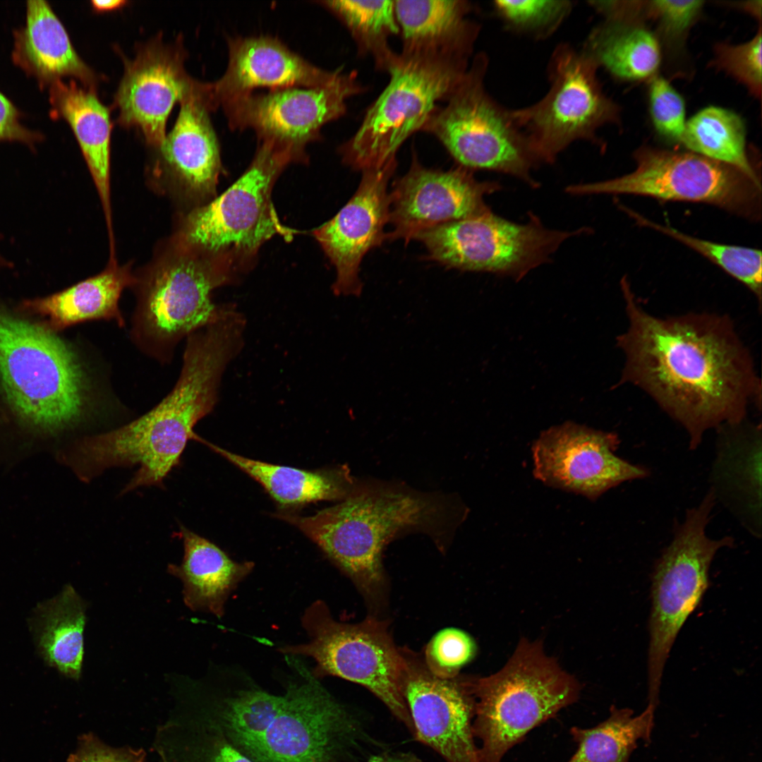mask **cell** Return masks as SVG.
<instances>
[{"mask_svg":"<svg viewBox=\"0 0 762 762\" xmlns=\"http://www.w3.org/2000/svg\"><path fill=\"white\" fill-rule=\"evenodd\" d=\"M628 327L617 337L625 357L620 381L646 392L687 432L696 449L709 429L744 421L760 408L761 386L751 353L727 317L687 313L660 318L621 281Z\"/></svg>","mask_w":762,"mask_h":762,"instance_id":"1","label":"cell"},{"mask_svg":"<svg viewBox=\"0 0 762 762\" xmlns=\"http://www.w3.org/2000/svg\"><path fill=\"white\" fill-rule=\"evenodd\" d=\"M179 377L171 391L153 409L118 428L84 437L64 449L60 460L78 478L89 482L106 469L137 465L125 494L138 488H163L180 465L199 421L219 400L223 374L242 351L244 336L232 322L217 320L187 338Z\"/></svg>","mask_w":762,"mask_h":762,"instance_id":"2","label":"cell"},{"mask_svg":"<svg viewBox=\"0 0 762 762\" xmlns=\"http://www.w3.org/2000/svg\"><path fill=\"white\" fill-rule=\"evenodd\" d=\"M457 498L413 490L400 484L357 481L342 502L316 514L277 516L302 531L368 595L383 583L382 554L393 538L422 531L440 547L464 519Z\"/></svg>","mask_w":762,"mask_h":762,"instance_id":"3","label":"cell"},{"mask_svg":"<svg viewBox=\"0 0 762 762\" xmlns=\"http://www.w3.org/2000/svg\"><path fill=\"white\" fill-rule=\"evenodd\" d=\"M0 383L17 416L47 437L76 425L87 409L85 374L68 346L1 310Z\"/></svg>","mask_w":762,"mask_h":762,"instance_id":"4","label":"cell"},{"mask_svg":"<svg viewBox=\"0 0 762 762\" xmlns=\"http://www.w3.org/2000/svg\"><path fill=\"white\" fill-rule=\"evenodd\" d=\"M468 683L475 700L473 734L480 741L478 762H502L531 730L576 701L580 691L541 643L524 639L501 670Z\"/></svg>","mask_w":762,"mask_h":762,"instance_id":"5","label":"cell"},{"mask_svg":"<svg viewBox=\"0 0 762 762\" xmlns=\"http://www.w3.org/2000/svg\"><path fill=\"white\" fill-rule=\"evenodd\" d=\"M258 143L243 175L220 196L192 210L179 237L237 279L253 267L265 241L276 235L289 241L297 233L280 222L272 202L277 179L297 159L273 141Z\"/></svg>","mask_w":762,"mask_h":762,"instance_id":"6","label":"cell"},{"mask_svg":"<svg viewBox=\"0 0 762 762\" xmlns=\"http://www.w3.org/2000/svg\"><path fill=\"white\" fill-rule=\"evenodd\" d=\"M470 56L445 52L397 54L389 81L368 109L356 133L339 149L353 169L382 168L397 162L403 143L423 126L446 101L469 67Z\"/></svg>","mask_w":762,"mask_h":762,"instance_id":"7","label":"cell"},{"mask_svg":"<svg viewBox=\"0 0 762 762\" xmlns=\"http://www.w3.org/2000/svg\"><path fill=\"white\" fill-rule=\"evenodd\" d=\"M227 270L180 239L140 280L130 337L145 354L166 363L179 343L218 316L211 298L219 286L236 282Z\"/></svg>","mask_w":762,"mask_h":762,"instance_id":"8","label":"cell"},{"mask_svg":"<svg viewBox=\"0 0 762 762\" xmlns=\"http://www.w3.org/2000/svg\"><path fill=\"white\" fill-rule=\"evenodd\" d=\"M488 59L484 53L472 63L446 105L439 106L422 131L435 136L461 167L500 171L535 185L530 171L537 162L527 137L487 92Z\"/></svg>","mask_w":762,"mask_h":762,"instance_id":"9","label":"cell"},{"mask_svg":"<svg viewBox=\"0 0 762 762\" xmlns=\"http://www.w3.org/2000/svg\"><path fill=\"white\" fill-rule=\"evenodd\" d=\"M710 490L687 511L672 540L655 567L651 586L648 660V704L658 703L663 669L679 631L699 605L708 586V572L717 552L733 544L726 536L711 539L706 528L715 502Z\"/></svg>","mask_w":762,"mask_h":762,"instance_id":"10","label":"cell"},{"mask_svg":"<svg viewBox=\"0 0 762 762\" xmlns=\"http://www.w3.org/2000/svg\"><path fill=\"white\" fill-rule=\"evenodd\" d=\"M302 622L309 641L286 646L282 653L312 658L316 678L333 675L363 686L413 733L401 690L405 659L385 622L374 617L356 624L338 622L320 600L306 610Z\"/></svg>","mask_w":762,"mask_h":762,"instance_id":"11","label":"cell"},{"mask_svg":"<svg viewBox=\"0 0 762 762\" xmlns=\"http://www.w3.org/2000/svg\"><path fill=\"white\" fill-rule=\"evenodd\" d=\"M598 66L582 50L560 44L550 59L548 93L531 106L512 110L537 162L552 163L572 143H598L596 131L619 121V107L604 93Z\"/></svg>","mask_w":762,"mask_h":762,"instance_id":"12","label":"cell"},{"mask_svg":"<svg viewBox=\"0 0 762 762\" xmlns=\"http://www.w3.org/2000/svg\"><path fill=\"white\" fill-rule=\"evenodd\" d=\"M636 169L604 181L570 186L583 194H635L709 203L747 217L760 211L761 184L738 169L693 152L641 147Z\"/></svg>","mask_w":762,"mask_h":762,"instance_id":"13","label":"cell"},{"mask_svg":"<svg viewBox=\"0 0 762 762\" xmlns=\"http://www.w3.org/2000/svg\"><path fill=\"white\" fill-rule=\"evenodd\" d=\"M573 232L545 228L535 217L516 224L490 210L445 224L420 234L429 257L447 267L489 272L519 280L546 262Z\"/></svg>","mask_w":762,"mask_h":762,"instance_id":"14","label":"cell"},{"mask_svg":"<svg viewBox=\"0 0 762 762\" xmlns=\"http://www.w3.org/2000/svg\"><path fill=\"white\" fill-rule=\"evenodd\" d=\"M363 91L356 72L342 70L324 85L253 92L221 107L231 130H253L258 141L271 140L286 147L306 163V145L320 139L322 128L342 117L346 101Z\"/></svg>","mask_w":762,"mask_h":762,"instance_id":"15","label":"cell"},{"mask_svg":"<svg viewBox=\"0 0 762 762\" xmlns=\"http://www.w3.org/2000/svg\"><path fill=\"white\" fill-rule=\"evenodd\" d=\"M615 433L572 421L543 431L531 451L535 478L546 485L595 500L628 480L648 476V471L617 456Z\"/></svg>","mask_w":762,"mask_h":762,"instance_id":"16","label":"cell"},{"mask_svg":"<svg viewBox=\"0 0 762 762\" xmlns=\"http://www.w3.org/2000/svg\"><path fill=\"white\" fill-rule=\"evenodd\" d=\"M402 652L401 690L416 738L447 762H478L472 730L475 700L468 678L439 677L412 652Z\"/></svg>","mask_w":762,"mask_h":762,"instance_id":"17","label":"cell"},{"mask_svg":"<svg viewBox=\"0 0 762 762\" xmlns=\"http://www.w3.org/2000/svg\"><path fill=\"white\" fill-rule=\"evenodd\" d=\"M499 187L476 180L461 166L446 171L425 168L413 156L410 169L389 194L393 229L387 238L409 241L427 230L483 213L489 210L484 196Z\"/></svg>","mask_w":762,"mask_h":762,"instance_id":"18","label":"cell"},{"mask_svg":"<svg viewBox=\"0 0 762 762\" xmlns=\"http://www.w3.org/2000/svg\"><path fill=\"white\" fill-rule=\"evenodd\" d=\"M291 660L304 682L288 689L280 713L250 754L258 762H329L346 728L344 713L312 672Z\"/></svg>","mask_w":762,"mask_h":762,"instance_id":"19","label":"cell"},{"mask_svg":"<svg viewBox=\"0 0 762 762\" xmlns=\"http://www.w3.org/2000/svg\"><path fill=\"white\" fill-rule=\"evenodd\" d=\"M397 162L363 171L360 185L350 200L313 234L337 272L332 290L337 296H358L362 291L359 267L365 255L387 238L384 228L389 218L388 181Z\"/></svg>","mask_w":762,"mask_h":762,"instance_id":"20","label":"cell"},{"mask_svg":"<svg viewBox=\"0 0 762 762\" xmlns=\"http://www.w3.org/2000/svg\"><path fill=\"white\" fill-rule=\"evenodd\" d=\"M195 81L184 69L181 52L158 42L145 46L127 64L116 95L120 123L137 127L149 144L160 147L173 106Z\"/></svg>","mask_w":762,"mask_h":762,"instance_id":"21","label":"cell"},{"mask_svg":"<svg viewBox=\"0 0 762 762\" xmlns=\"http://www.w3.org/2000/svg\"><path fill=\"white\" fill-rule=\"evenodd\" d=\"M226 71L214 83H205L211 110L259 87H312L334 80L342 68H320L270 36L237 37L228 40Z\"/></svg>","mask_w":762,"mask_h":762,"instance_id":"22","label":"cell"},{"mask_svg":"<svg viewBox=\"0 0 762 762\" xmlns=\"http://www.w3.org/2000/svg\"><path fill=\"white\" fill-rule=\"evenodd\" d=\"M180 102L176 123L159 148L169 168L201 205L217 197L222 171L219 142L203 83L195 80Z\"/></svg>","mask_w":762,"mask_h":762,"instance_id":"23","label":"cell"},{"mask_svg":"<svg viewBox=\"0 0 762 762\" xmlns=\"http://www.w3.org/2000/svg\"><path fill=\"white\" fill-rule=\"evenodd\" d=\"M13 61L40 85L73 76L90 88L95 75L74 49L68 35L44 1H28L25 23L14 33Z\"/></svg>","mask_w":762,"mask_h":762,"instance_id":"24","label":"cell"},{"mask_svg":"<svg viewBox=\"0 0 762 762\" xmlns=\"http://www.w3.org/2000/svg\"><path fill=\"white\" fill-rule=\"evenodd\" d=\"M465 0H397L394 10L404 52H446L471 56L479 25Z\"/></svg>","mask_w":762,"mask_h":762,"instance_id":"25","label":"cell"},{"mask_svg":"<svg viewBox=\"0 0 762 762\" xmlns=\"http://www.w3.org/2000/svg\"><path fill=\"white\" fill-rule=\"evenodd\" d=\"M183 542L181 563L168 572L183 584V600L191 610L224 615V604L237 584L253 569L250 562H234L207 539L180 525L175 533Z\"/></svg>","mask_w":762,"mask_h":762,"instance_id":"26","label":"cell"},{"mask_svg":"<svg viewBox=\"0 0 762 762\" xmlns=\"http://www.w3.org/2000/svg\"><path fill=\"white\" fill-rule=\"evenodd\" d=\"M49 100L55 114L71 127L84 155L111 227L109 113L95 93L74 81L57 80L49 85Z\"/></svg>","mask_w":762,"mask_h":762,"instance_id":"27","label":"cell"},{"mask_svg":"<svg viewBox=\"0 0 762 762\" xmlns=\"http://www.w3.org/2000/svg\"><path fill=\"white\" fill-rule=\"evenodd\" d=\"M86 604L71 584L36 605L28 619L36 652L44 664L78 681L84 655Z\"/></svg>","mask_w":762,"mask_h":762,"instance_id":"28","label":"cell"},{"mask_svg":"<svg viewBox=\"0 0 762 762\" xmlns=\"http://www.w3.org/2000/svg\"><path fill=\"white\" fill-rule=\"evenodd\" d=\"M205 445L258 481L276 502L286 509L321 500H342L356 482L344 465L303 470L246 458L207 441Z\"/></svg>","mask_w":762,"mask_h":762,"instance_id":"29","label":"cell"},{"mask_svg":"<svg viewBox=\"0 0 762 762\" xmlns=\"http://www.w3.org/2000/svg\"><path fill=\"white\" fill-rule=\"evenodd\" d=\"M135 282L128 267L112 264L99 274L35 301L34 307L56 328L97 320H113L123 327L119 299L123 289Z\"/></svg>","mask_w":762,"mask_h":762,"instance_id":"30","label":"cell"},{"mask_svg":"<svg viewBox=\"0 0 762 762\" xmlns=\"http://www.w3.org/2000/svg\"><path fill=\"white\" fill-rule=\"evenodd\" d=\"M582 51L615 78L651 79L660 63L658 39L639 23L606 21L593 28Z\"/></svg>","mask_w":762,"mask_h":762,"instance_id":"31","label":"cell"},{"mask_svg":"<svg viewBox=\"0 0 762 762\" xmlns=\"http://www.w3.org/2000/svg\"><path fill=\"white\" fill-rule=\"evenodd\" d=\"M655 708L648 705L639 715L612 706L609 717L591 728L572 727L577 749L567 762H629L639 740L649 741Z\"/></svg>","mask_w":762,"mask_h":762,"instance_id":"32","label":"cell"},{"mask_svg":"<svg viewBox=\"0 0 762 762\" xmlns=\"http://www.w3.org/2000/svg\"><path fill=\"white\" fill-rule=\"evenodd\" d=\"M691 152L734 167L760 183L746 150V131L736 113L718 107L701 109L685 123L680 141Z\"/></svg>","mask_w":762,"mask_h":762,"instance_id":"33","label":"cell"},{"mask_svg":"<svg viewBox=\"0 0 762 762\" xmlns=\"http://www.w3.org/2000/svg\"><path fill=\"white\" fill-rule=\"evenodd\" d=\"M744 421L718 428L721 437L715 473L722 479L721 488L756 514L761 506V427L745 426Z\"/></svg>","mask_w":762,"mask_h":762,"instance_id":"34","label":"cell"},{"mask_svg":"<svg viewBox=\"0 0 762 762\" xmlns=\"http://www.w3.org/2000/svg\"><path fill=\"white\" fill-rule=\"evenodd\" d=\"M337 17L354 40L358 52L372 56L376 68L387 71L397 56L389 38L399 33L394 1H317Z\"/></svg>","mask_w":762,"mask_h":762,"instance_id":"35","label":"cell"},{"mask_svg":"<svg viewBox=\"0 0 762 762\" xmlns=\"http://www.w3.org/2000/svg\"><path fill=\"white\" fill-rule=\"evenodd\" d=\"M639 224L664 233L693 248L743 283L761 301V252L749 248L715 243L684 234L669 225L653 222L626 210Z\"/></svg>","mask_w":762,"mask_h":762,"instance_id":"36","label":"cell"},{"mask_svg":"<svg viewBox=\"0 0 762 762\" xmlns=\"http://www.w3.org/2000/svg\"><path fill=\"white\" fill-rule=\"evenodd\" d=\"M284 696L254 689L231 698L224 712V722L234 741L249 753L259 744L280 713Z\"/></svg>","mask_w":762,"mask_h":762,"instance_id":"37","label":"cell"},{"mask_svg":"<svg viewBox=\"0 0 762 762\" xmlns=\"http://www.w3.org/2000/svg\"><path fill=\"white\" fill-rule=\"evenodd\" d=\"M495 16L509 32L532 39L552 35L570 14L573 2L565 0H525L492 2Z\"/></svg>","mask_w":762,"mask_h":762,"instance_id":"38","label":"cell"},{"mask_svg":"<svg viewBox=\"0 0 762 762\" xmlns=\"http://www.w3.org/2000/svg\"><path fill=\"white\" fill-rule=\"evenodd\" d=\"M476 651V643L468 634L457 628H445L429 641L425 663L435 675L451 679L458 676L459 670L473 658Z\"/></svg>","mask_w":762,"mask_h":762,"instance_id":"39","label":"cell"},{"mask_svg":"<svg viewBox=\"0 0 762 762\" xmlns=\"http://www.w3.org/2000/svg\"><path fill=\"white\" fill-rule=\"evenodd\" d=\"M761 30L749 42L739 45L718 44L714 64L739 80L756 97L761 95Z\"/></svg>","mask_w":762,"mask_h":762,"instance_id":"40","label":"cell"},{"mask_svg":"<svg viewBox=\"0 0 762 762\" xmlns=\"http://www.w3.org/2000/svg\"><path fill=\"white\" fill-rule=\"evenodd\" d=\"M651 119L663 137L679 142L685 126V105L681 95L663 77L654 75L648 87Z\"/></svg>","mask_w":762,"mask_h":762,"instance_id":"41","label":"cell"},{"mask_svg":"<svg viewBox=\"0 0 762 762\" xmlns=\"http://www.w3.org/2000/svg\"><path fill=\"white\" fill-rule=\"evenodd\" d=\"M703 3V1H646V16L657 20L665 37L676 40L694 23Z\"/></svg>","mask_w":762,"mask_h":762,"instance_id":"42","label":"cell"},{"mask_svg":"<svg viewBox=\"0 0 762 762\" xmlns=\"http://www.w3.org/2000/svg\"><path fill=\"white\" fill-rule=\"evenodd\" d=\"M66 762H146L144 749L111 747L92 732L79 736L77 747Z\"/></svg>","mask_w":762,"mask_h":762,"instance_id":"43","label":"cell"},{"mask_svg":"<svg viewBox=\"0 0 762 762\" xmlns=\"http://www.w3.org/2000/svg\"><path fill=\"white\" fill-rule=\"evenodd\" d=\"M40 138L37 133L25 127L13 104L0 92V140H20L31 143Z\"/></svg>","mask_w":762,"mask_h":762,"instance_id":"44","label":"cell"},{"mask_svg":"<svg viewBox=\"0 0 762 762\" xmlns=\"http://www.w3.org/2000/svg\"><path fill=\"white\" fill-rule=\"evenodd\" d=\"M207 762H251L229 744H222Z\"/></svg>","mask_w":762,"mask_h":762,"instance_id":"45","label":"cell"},{"mask_svg":"<svg viewBox=\"0 0 762 762\" xmlns=\"http://www.w3.org/2000/svg\"><path fill=\"white\" fill-rule=\"evenodd\" d=\"M366 762H421L409 754H382L371 756Z\"/></svg>","mask_w":762,"mask_h":762,"instance_id":"46","label":"cell"},{"mask_svg":"<svg viewBox=\"0 0 762 762\" xmlns=\"http://www.w3.org/2000/svg\"><path fill=\"white\" fill-rule=\"evenodd\" d=\"M92 4L97 10L107 11L119 7L124 4L125 1L121 0H94Z\"/></svg>","mask_w":762,"mask_h":762,"instance_id":"47","label":"cell"}]
</instances>
